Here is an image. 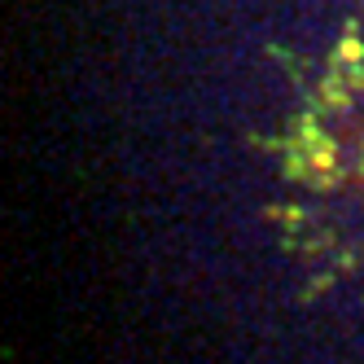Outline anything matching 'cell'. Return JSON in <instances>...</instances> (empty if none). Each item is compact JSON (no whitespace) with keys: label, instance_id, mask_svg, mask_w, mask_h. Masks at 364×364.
<instances>
[{"label":"cell","instance_id":"obj_1","mask_svg":"<svg viewBox=\"0 0 364 364\" xmlns=\"http://www.w3.org/2000/svg\"><path fill=\"white\" fill-rule=\"evenodd\" d=\"M259 154L272 180L264 220L303 290L364 303V0L325 53L290 58Z\"/></svg>","mask_w":364,"mask_h":364}]
</instances>
